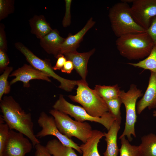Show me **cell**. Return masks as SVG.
<instances>
[{
	"label": "cell",
	"instance_id": "cell-6",
	"mask_svg": "<svg viewBox=\"0 0 156 156\" xmlns=\"http://www.w3.org/2000/svg\"><path fill=\"white\" fill-rule=\"evenodd\" d=\"M53 107L54 109L70 115L78 121H89L99 123L103 125L107 131L116 120L109 112L100 117H93L89 115L83 107L74 105L67 101L62 94L59 95L58 99L53 105Z\"/></svg>",
	"mask_w": 156,
	"mask_h": 156
},
{
	"label": "cell",
	"instance_id": "cell-1",
	"mask_svg": "<svg viewBox=\"0 0 156 156\" xmlns=\"http://www.w3.org/2000/svg\"><path fill=\"white\" fill-rule=\"evenodd\" d=\"M2 117L10 130L14 129L26 136L33 147L40 142L34 134V124L30 113L23 109L19 104L11 96H4L0 101Z\"/></svg>",
	"mask_w": 156,
	"mask_h": 156
},
{
	"label": "cell",
	"instance_id": "cell-20",
	"mask_svg": "<svg viewBox=\"0 0 156 156\" xmlns=\"http://www.w3.org/2000/svg\"><path fill=\"white\" fill-rule=\"evenodd\" d=\"M138 146L139 156H156V135L151 133L142 137Z\"/></svg>",
	"mask_w": 156,
	"mask_h": 156
},
{
	"label": "cell",
	"instance_id": "cell-34",
	"mask_svg": "<svg viewBox=\"0 0 156 156\" xmlns=\"http://www.w3.org/2000/svg\"><path fill=\"white\" fill-rule=\"evenodd\" d=\"M56 58L57 59V60L56 64L53 67V70H61L67 60L66 58L63 55H59Z\"/></svg>",
	"mask_w": 156,
	"mask_h": 156
},
{
	"label": "cell",
	"instance_id": "cell-7",
	"mask_svg": "<svg viewBox=\"0 0 156 156\" xmlns=\"http://www.w3.org/2000/svg\"><path fill=\"white\" fill-rule=\"evenodd\" d=\"M143 95L142 91L133 84L130 85L127 92L121 90L119 97L125 106L126 115L124 129L119 139L126 136L129 141L131 142L132 135L136 137L135 125L137 121L136 103L138 99Z\"/></svg>",
	"mask_w": 156,
	"mask_h": 156
},
{
	"label": "cell",
	"instance_id": "cell-18",
	"mask_svg": "<svg viewBox=\"0 0 156 156\" xmlns=\"http://www.w3.org/2000/svg\"><path fill=\"white\" fill-rule=\"evenodd\" d=\"M31 32L40 39L49 33L53 29L43 15H35L29 20Z\"/></svg>",
	"mask_w": 156,
	"mask_h": 156
},
{
	"label": "cell",
	"instance_id": "cell-37",
	"mask_svg": "<svg viewBox=\"0 0 156 156\" xmlns=\"http://www.w3.org/2000/svg\"><path fill=\"white\" fill-rule=\"evenodd\" d=\"M153 116L156 117V110H154L153 112Z\"/></svg>",
	"mask_w": 156,
	"mask_h": 156
},
{
	"label": "cell",
	"instance_id": "cell-25",
	"mask_svg": "<svg viewBox=\"0 0 156 156\" xmlns=\"http://www.w3.org/2000/svg\"><path fill=\"white\" fill-rule=\"evenodd\" d=\"M105 101L108 107L109 112L115 118L116 120L121 123L122 118L120 109L122 103L120 98L119 97L106 100Z\"/></svg>",
	"mask_w": 156,
	"mask_h": 156
},
{
	"label": "cell",
	"instance_id": "cell-35",
	"mask_svg": "<svg viewBox=\"0 0 156 156\" xmlns=\"http://www.w3.org/2000/svg\"><path fill=\"white\" fill-rule=\"evenodd\" d=\"M73 69L74 67L72 62L70 60H67L61 70L62 73L70 74Z\"/></svg>",
	"mask_w": 156,
	"mask_h": 156
},
{
	"label": "cell",
	"instance_id": "cell-15",
	"mask_svg": "<svg viewBox=\"0 0 156 156\" xmlns=\"http://www.w3.org/2000/svg\"><path fill=\"white\" fill-rule=\"evenodd\" d=\"M95 23V22L91 18L84 27L78 32L73 35L69 34L61 46L59 55H64L66 53L76 51L84 36Z\"/></svg>",
	"mask_w": 156,
	"mask_h": 156
},
{
	"label": "cell",
	"instance_id": "cell-33",
	"mask_svg": "<svg viewBox=\"0 0 156 156\" xmlns=\"http://www.w3.org/2000/svg\"><path fill=\"white\" fill-rule=\"evenodd\" d=\"M34 147L36 149L34 156H52L45 146L40 143L36 144Z\"/></svg>",
	"mask_w": 156,
	"mask_h": 156
},
{
	"label": "cell",
	"instance_id": "cell-12",
	"mask_svg": "<svg viewBox=\"0 0 156 156\" xmlns=\"http://www.w3.org/2000/svg\"><path fill=\"white\" fill-rule=\"evenodd\" d=\"M10 77L14 78L10 82L11 85L18 81L23 82L24 88L30 87L29 81L34 79L41 80L51 82L50 76L48 74L41 71L30 64H24L22 66L16 69L10 74Z\"/></svg>",
	"mask_w": 156,
	"mask_h": 156
},
{
	"label": "cell",
	"instance_id": "cell-14",
	"mask_svg": "<svg viewBox=\"0 0 156 156\" xmlns=\"http://www.w3.org/2000/svg\"><path fill=\"white\" fill-rule=\"evenodd\" d=\"M95 50L94 49L89 51L83 53H79L76 51L67 52L64 54L67 60L72 62L74 69L83 80L86 81L88 60Z\"/></svg>",
	"mask_w": 156,
	"mask_h": 156
},
{
	"label": "cell",
	"instance_id": "cell-5",
	"mask_svg": "<svg viewBox=\"0 0 156 156\" xmlns=\"http://www.w3.org/2000/svg\"><path fill=\"white\" fill-rule=\"evenodd\" d=\"M49 113L54 118L59 131L69 139L74 137L84 143L91 136L93 130L88 123L74 120L68 115L54 109L50 110Z\"/></svg>",
	"mask_w": 156,
	"mask_h": 156
},
{
	"label": "cell",
	"instance_id": "cell-21",
	"mask_svg": "<svg viewBox=\"0 0 156 156\" xmlns=\"http://www.w3.org/2000/svg\"><path fill=\"white\" fill-rule=\"evenodd\" d=\"M45 146L53 156H78L73 148L64 145L56 139L49 141Z\"/></svg>",
	"mask_w": 156,
	"mask_h": 156
},
{
	"label": "cell",
	"instance_id": "cell-31",
	"mask_svg": "<svg viewBox=\"0 0 156 156\" xmlns=\"http://www.w3.org/2000/svg\"><path fill=\"white\" fill-rule=\"evenodd\" d=\"M7 41L5 31V26L2 23L0 24V49L6 51L7 50Z\"/></svg>",
	"mask_w": 156,
	"mask_h": 156
},
{
	"label": "cell",
	"instance_id": "cell-3",
	"mask_svg": "<svg viewBox=\"0 0 156 156\" xmlns=\"http://www.w3.org/2000/svg\"><path fill=\"white\" fill-rule=\"evenodd\" d=\"M76 94L68 96L73 101L80 104L90 116L100 117L109 109L105 101L94 89H91L86 81L77 80Z\"/></svg>",
	"mask_w": 156,
	"mask_h": 156
},
{
	"label": "cell",
	"instance_id": "cell-30",
	"mask_svg": "<svg viewBox=\"0 0 156 156\" xmlns=\"http://www.w3.org/2000/svg\"><path fill=\"white\" fill-rule=\"evenodd\" d=\"M10 60L7 55L6 51L0 49V73L3 72L8 66Z\"/></svg>",
	"mask_w": 156,
	"mask_h": 156
},
{
	"label": "cell",
	"instance_id": "cell-2",
	"mask_svg": "<svg viewBox=\"0 0 156 156\" xmlns=\"http://www.w3.org/2000/svg\"><path fill=\"white\" fill-rule=\"evenodd\" d=\"M116 44L120 54L130 60L145 58L149 55L155 45L146 32L123 35L118 38Z\"/></svg>",
	"mask_w": 156,
	"mask_h": 156
},
{
	"label": "cell",
	"instance_id": "cell-26",
	"mask_svg": "<svg viewBox=\"0 0 156 156\" xmlns=\"http://www.w3.org/2000/svg\"><path fill=\"white\" fill-rule=\"evenodd\" d=\"M13 70L12 67L8 66L0 76V101L4 95L9 94L10 91L11 86L8 79Z\"/></svg>",
	"mask_w": 156,
	"mask_h": 156
},
{
	"label": "cell",
	"instance_id": "cell-24",
	"mask_svg": "<svg viewBox=\"0 0 156 156\" xmlns=\"http://www.w3.org/2000/svg\"><path fill=\"white\" fill-rule=\"evenodd\" d=\"M120 156H139L138 146L131 145L125 137L121 138Z\"/></svg>",
	"mask_w": 156,
	"mask_h": 156
},
{
	"label": "cell",
	"instance_id": "cell-23",
	"mask_svg": "<svg viewBox=\"0 0 156 156\" xmlns=\"http://www.w3.org/2000/svg\"><path fill=\"white\" fill-rule=\"evenodd\" d=\"M127 64L135 67L149 70L156 74V45H154L150 53L146 58L137 63Z\"/></svg>",
	"mask_w": 156,
	"mask_h": 156
},
{
	"label": "cell",
	"instance_id": "cell-4",
	"mask_svg": "<svg viewBox=\"0 0 156 156\" xmlns=\"http://www.w3.org/2000/svg\"><path fill=\"white\" fill-rule=\"evenodd\" d=\"M128 3L122 2L115 4L110 9L108 15L111 27L118 38L133 33L146 32L135 21Z\"/></svg>",
	"mask_w": 156,
	"mask_h": 156
},
{
	"label": "cell",
	"instance_id": "cell-13",
	"mask_svg": "<svg viewBox=\"0 0 156 156\" xmlns=\"http://www.w3.org/2000/svg\"><path fill=\"white\" fill-rule=\"evenodd\" d=\"M151 72L148 85L142 98L136 104V111L140 114L145 109L156 108V74Z\"/></svg>",
	"mask_w": 156,
	"mask_h": 156
},
{
	"label": "cell",
	"instance_id": "cell-32",
	"mask_svg": "<svg viewBox=\"0 0 156 156\" xmlns=\"http://www.w3.org/2000/svg\"><path fill=\"white\" fill-rule=\"evenodd\" d=\"M146 32L153 40L155 45H156V16L152 20L151 24L146 30Z\"/></svg>",
	"mask_w": 156,
	"mask_h": 156
},
{
	"label": "cell",
	"instance_id": "cell-9",
	"mask_svg": "<svg viewBox=\"0 0 156 156\" xmlns=\"http://www.w3.org/2000/svg\"><path fill=\"white\" fill-rule=\"evenodd\" d=\"M37 122L42 129L36 135L37 138H41L48 135L55 136L64 145L75 149L81 154L82 153L77 144L59 131L53 116H49L44 112H42L40 113Z\"/></svg>",
	"mask_w": 156,
	"mask_h": 156
},
{
	"label": "cell",
	"instance_id": "cell-10",
	"mask_svg": "<svg viewBox=\"0 0 156 156\" xmlns=\"http://www.w3.org/2000/svg\"><path fill=\"white\" fill-rule=\"evenodd\" d=\"M130 11L135 21L146 30L156 16V0H133Z\"/></svg>",
	"mask_w": 156,
	"mask_h": 156
},
{
	"label": "cell",
	"instance_id": "cell-8",
	"mask_svg": "<svg viewBox=\"0 0 156 156\" xmlns=\"http://www.w3.org/2000/svg\"><path fill=\"white\" fill-rule=\"evenodd\" d=\"M14 45L16 48L25 56L30 64L36 69L48 74L50 77H53L60 82V85L58 87L60 88L70 92L77 85V80L66 79L56 73L49 60L40 58L21 42H16Z\"/></svg>",
	"mask_w": 156,
	"mask_h": 156
},
{
	"label": "cell",
	"instance_id": "cell-29",
	"mask_svg": "<svg viewBox=\"0 0 156 156\" xmlns=\"http://www.w3.org/2000/svg\"><path fill=\"white\" fill-rule=\"evenodd\" d=\"M65 12L64 17L62 24L64 27L69 26L71 23L70 7L72 2L71 0H65Z\"/></svg>",
	"mask_w": 156,
	"mask_h": 156
},
{
	"label": "cell",
	"instance_id": "cell-28",
	"mask_svg": "<svg viewBox=\"0 0 156 156\" xmlns=\"http://www.w3.org/2000/svg\"><path fill=\"white\" fill-rule=\"evenodd\" d=\"M1 116L0 117V156L2 154L8 140L10 131V129Z\"/></svg>",
	"mask_w": 156,
	"mask_h": 156
},
{
	"label": "cell",
	"instance_id": "cell-17",
	"mask_svg": "<svg viewBox=\"0 0 156 156\" xmlns=\"http://www.w3.org/2000/svg\"><path fill=\"white\" fill-rule=\"evenodd\" d=\"M120 124L115 120L107 132L104 133L107 144L106 149L103 153L104 156H118L119 149L117 143V136Z\"/></svg>",
	"mask_w": 156,
	"mask_h": 156
},
{
	"label": "cell",
	"instance_id": "cell-19",
	"mask_svg": "<svg viewBox=\"0 0 156 156\" xmlns=\"http://www.w3.org/2000/svg\"><path fill=\"white\" fill-rule=\"evenodd\" d=\"M104 136V133L97 130H93L92 135L84 143L80 146L82 156H101L98 149L100 140Z\"/></svg>",
	"mask_w": 156,
	"mask_h": 156
},
{
	"label": "cell",
	"instance_id": "cell-16",
	"mask_svg": "<svg viewBox=\"0 0 156 156\" xmlns=\"http://www.w3.org/2000/svg\"><path fill=\"white\" fill-rule=\"evenodd\" d=\"M65 39L60 36L57 29H53L40 39V44L47 53L53 55L56 58L59 55L61 46Z\"/></svg>",
	"mask_w": 156,
	"mask_h": 156
},
{
	"label": "cell",
	"instance_id": "cell-11",
	"mask_svg": "<svg viewBox=\"0 0 156 156\" xmlns=\"http://www.w3.org/2000/svg\"><path fill=\"white\" fill-rule=\"evenodd\" d=\"M21 133L10 130L2 156H25L33 145L28 138Z\"/></svg>",
	"mask_w": 156,
	"mask_h": 156
},
{
	"label": "cell",
	"instance_id": "cell-27",
	"mask_svg": "<svg viewBox=\"0 0 156 156\" xmlns=\"http://www.w3.org/2000/svg\"><path fill=\"white\" fill-rule=\"evenodd\" d=\"M13 0H0V21L13 13L14 10Z\"/></svg>",
	"mask_w": 156,
	"mask_h": 156
},
{
	"label": "cell",
	"instance_id": "cell-22",
	"mask_svg": "<svg viewBox=\"0 0 156 156\" xmlns=\"http://www.w3.org/2000/svg\"><path fill=\"white\" fill-rule=\"evenodd\" d=\"M94 90L105 101L119 97L121 90L117 84L112 86L96 85Z\"/></svg>",
	"mask_w": 156,
	"mask_h": 156
},
{
	"label": "cell",
	"instance_id": "cell-36",
	"mask_svg": "<svg viewBox=\"0 0 156 156\" xmlns=\"http://www.w3.org/2000/svg\"><path fill=\"white\" fill-rule=\"evenodd\" d=\"M133 0H121V2L125 3H130L131 2H133Z\"/></svg>",
	"mask_w": 156,
	"mask_h": 156
}]
</instances>
